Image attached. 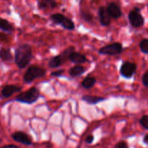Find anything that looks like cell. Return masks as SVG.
<instances>
[{"label":"cell","instance_id":"obj_1","mask_svg":"<svg viewBox=\"0 0 148 148\" xmlns=\"http://www.w3.org/2000/svg\"><path fill=\"white\" fill-rule=\"evenodd\" d=\"M33 57L31 47L28 44H23L17 48L14 54V61L20 69H24L28 65Z\"/></svg>","mask_w":148,"mask_h":148},{"label":"cell","instance_id":"obj_2","mask_svg":"<svg viewBox=\"0 0 148 148\" xmlns=\"http://www.w3.org/2000/svg\"><path fill=\"white\" fill-rule=\"evenodd\" d=\"M40 96V92L38 88L36 87H32L27 90L21 92L17 95L16 101L20 103H24L27 104H32L36 102Z\"/></svg>","mask_w":148,"mask_h":148},{"label":"cell","instance_id":"obj_3","mask_svg":"<svg viewBox=\"0 0 148 148\" xmlns=\"http://www.w3.org/2000/svg\"><path fill=\"white\" fill-rule=\"evenodd\" d=\"M46 72L44 69L36 65H32L27 69L25 73L23 79L26 83H30L35 79L39 77H43L45 76Z\"/></svg>","mask_w":148,"mask_h":148},{"label":"cell","instance_id":"obj_4","mask_svg":"<svg viewBox=\"0 0 148 148\" xmlns=\"http://www.w3.org/2000/svg\"><path fill=\"white\" fill-rule=\"evenodd\" d=\"M51 20L57 25H61L67 30H72L75 29V24L71 19L65 17L62 14H53L51 16Z\"/></svg>","mask_w":148,"mask_h":148},{"label":"cell","instance_id":"obj_5","mask_svg":"<svg viewBox=\"0 0 148 148\" xmlns=\"http://www.w3.org/2000/svg\"><path fill=\"white\" fill-rule=\"evenodd\" d=\"M122 45L119 43H114L103 46L99 50V53L106 55H116L122 52Z\"/></svg>","mask_w":148,"mask_h":148},{"label":"cell","instance_id":"obj_6","mask_svg":"<svg viewBox=\"0 0 148 148\" xmlns=\"http://www.w3.org/2000/svg\"><path fill=\"white\" fill-rule=\"evenodd\" d=\"M129 20L130 24L134 27H140L144 24V19L140 13V10L137 7L130 11L129 14Z\"/></svg>","mask_w":148,"mask_h":148},{"label":"cell","instance_id":"obj_7","mask_svg":"<svg viewBox=\"0 0 148 148\" xmlns=\"http://www.w3.org/2000/svg\"><path fill=\"white\" fill-rule=\"evenodd\" d=\"M137 69V64L132 62H124L121 66L120 72L123 77L127 78H130L133 76Z\"/></svg>","mask_w":148,"mask_h":148},{"label":"cell","instance_id":"obj_8","mask_svg":"<svg viewBox=\"0 0 148 148\" xmlns=\"http://www.w3.org/2000/svg\"><path fill=\"white\" fill-rule=\"evenodd\" d=\"M13 140L17 143H22L25 145H30L32 144V140L30 137L23 132H17L12 135Z\"/></svg>","mask_w":148,"mask_h":148},{"label":"cell","instance_id":"obj_9","mask_svg":"<svg viewBox=\"0 0 148 148\" xmlns=\"http://www.w3.org/2000/svg\"><path fill=\"white\" fill-rule=\"evenodd\" d=\"M106 10L109 15L111 16V17H113L114 19L119 18L122 15L121 8L115 2L110 3L108 5V7H107Z\"/></svg>","mask_w":148,"mask_h":148},{"label":"cell","instance_id":"obj_10","mask_svg":"<svg viewBox=\"0 0 148 148\" xmlns=\"http://www.w3.org/2000/svg\"><path fill=\"white\" fill-rule=\"evenodd\" d=\"M22 88L19 86H16L14 85H6L3 88V89L1 90V95L3 98H7L10 97L11 95H12L13 94L15 93V92H20L21 91Z\"/></svg>","mask_w":148,"mask_h":148},{"label":"cell","instance_id":"obj_11","mask_svg":"<svg viewBox=\"0 0 148 148\" xmlns=\"http://www.w3.org/2000/svg\"><path fill=\"white\" fill-rule=\"evenodd\" d=\"M98 13L100 16V21L102 25L108 26L111 23V16L107 12L106 8L104 7H100L98 9Z\"/></svg>","mask_w":148,"mask_h":148},{"label":"cell","instance_id":"obj_12","mask_svg":"<svg viewBox=\"0 0 148 148\" xmlns=\"http://www.w3.org/2000/svg\"><path fill=\"white\" fill-rule=\"evenodd\" d=\"M69 60L75 64H82L86 62L88 59H87L86 56H84L82 53L74 51L69 56Z\"/></svg>","mask_w":148,"mask_h":148},{"label":"cell","instance_id":"obj_13","mask_svg":"<svg viewBox=\"0 0 148 148\" xmlns=\"http://www.w3.org/2000/svg\"><path fill=\"white\" fill-rule=\"evenodd\" d=\"M38 8L40 10H46L49 8H54L57 6V3L53 0H41L38 2Z\"/></svg>","mask_w":148,"mask_h":148},{"label":"cell","instance_id":"obj_14","mask_svg":"<svg viewBox=\"0 0 148 148\" xmlns=\"http://www.w3.org/2000/svg\"><path fill=\"white\" fill-rule=\"evenodd\" d=\"M82 100L89 104H96L98 103L104 101L105 98H102V97L92 96V95H84L82 98Z\"/></svg>","mask_w":148,"mask_h":148},{"label":"cell","instance_id":"obj_15","mask_svg":"<svg viewBox=\"0 0 148 148\" xmlns=\"http://www.w3.org/2000/svg\"><path fill=\"white\" fill-rule=\"evenodd\" d=\"M85 72V68L81 65H77L71 68L69 71V73L70 76L72 77H77L79 75H82Z\"/></svg>","mask_w":148,"mask_h":148},{"label":"cell","instance_id":"obj_16","mask_svg":"<svg viewBox=\"0 0 148 148\" xmlns=\"http://www.w3.org/2000/svg\"><path fill=\"white\" fill-rule=\"evenodd\" d=\"M95 82H96V79L95 77H87L82 81V85L83 88H86V89H90V88H92L95 85Z\"/></svg>","mask_w":148,"mask_h":148},{"label":"cell","instance_id":"obj_17","mask_svg":"<svg viewBox=\"0 0 148 148\" xmlns=\"http://www.w3.org/2000/svg\"><path fill=\"white\" fill-rule=\"evenodd\" d=\"M0 59L4 61H10L12 59V55L9 49L2 48L0 49Z\"/></svg>","mask_w":148,"mask_h":148},{"label":"cell","instance_id":"obj_18","mask_svg":"<svg viewBox=\"0 0 148 148\" xmlns=\"http://www.w3.org/2000/svg\"><path fill=\"white\" fill-rule=\"evenodd\" d=\"M0 29L4 31L11 32L14 30V27L7 20L0 18Z\"/></svg>","mask_w":148,"mask_h":148},{"label":"cell","instance_id":"obj_19","mask_svg":"<svg viewBox=\"0 0 148 148\" xmlns=\"http://www.w3.org/2000/svg\"><path fill=\"white\" fill-rule=\"evenodd\" d=\"M75 49L73 46H70V47H69L68 49H66V50H64L62 53H61L60 56H61V58H62L63 62H66V60H69V56H70V55L72 54L74 51H75Z\"/></svg>","mask_w":148,"mask_h":148},{"label":"cell","instance_id":"obj_20","mask_svg":"<svg viewBox=\"0 0 148 148\" xmlns=\"http://www.w3.org/2000/svg\"><path fill=\"white\" fill-rule=\"evenodd\" d=\"M62 62H63V61H62L60 55H58V56H54L51 59L50 62H49V66L51 68H56L60 66Z\"/></svg>","mask_w":148,"mask_h":148},{"label":"cell","instance_id":"obj_21","mask_svg":"<svg viewBox=\"0 0 148 148\" xmlns=\"http://www.w3.org/2000/svg\"><path fill=\"white\" fill-rule=\"evenodd\" d=\"M140 47L143 53H148V39H143L140 42Z\"/></svg>","mask_w":148,"mask_h":148},{"label":"cell","instance_id":"obj_22","mask_svg":"<svg viewBox=\"0 0 148 148\" xmlns=\"http://www.w3.org/2000/svg\"><path fill=\"white\" fill-rule=\"evenodd\" d=\"M81 15H82V19L85 20V21L87 22H91L92 20V19H93V16H92V14H90V13L83 12H82L81 13Z\"/></svg>","mask_w":148,"mask_h":148},{"label":"cell","instance_id":"obj_23","mask_svg":"<svg viewBox=\"0 0 148 148\" xmlns=\"http://www.w3.org/2000/svg\"><path fill=\"white\" fill-rule=\"evenodd\" d=\"M140 124L143 127L148 130V115L142 117V119H140Z\"/></svg>","mask_w":148,"mask_h":148},{"label":"cell","instance_id":"obj_24","mask_svg":"<svg viewBox=\"0 0 148 148\" xmlns=\"http://www.w3.org/2000/svg\"><path fill=\"white\" fill-rule=\"evenodd\" d=\"M114 148H128V145H127V144L125 142L121 141L117 143Z\"/></svg>","mask_w":148,"mask_h":148},{"label":"cell","instance_id":"obj_25","mask_svg":"<svg viewBox=\"0 0 148 148\" xmlns=\"http://www.w3.org/2000/svg\"><path fill=\"white\" fill-rule=\"evenodd\" d=\"M64 72V69H59V70L53 72L51 74V75H52V76H55V77H60L62 76V74H63Z\"/></svg>","mask_w":148,"mask_h":148},{"label":"cell","instance_id":"obj_26","mask_svg":"<svg viewBox=\"0 0 148 148\" xmlns=\"http://www.w3.org/2000/svg\"><path fill=\"white\" fill-rule=\"evenodd\" d=\"M143 82L146 87H148V72H145L143 77Z\"/></svg>","mask_w":148,"mask_h":148},{"label":"cell","instance_id":"obj_27","mask_svg":"<svg viewBox=\"0 0 148 148\" xmlns=\"http://www.w3.org/2000/svg\"><path fill=\"white\" fill-rule=\"evenodd\" d=\"M93 140H94V137H93V136H92V135H89L86 138L85 141H86V143H88V144H90V143H92V142H93Z\"/></svg>","mask_w":148,"mask_h":148},{"label":"cell","instance_id":"obj_28","mask_svg":"<svg viewBox=\"0 0 148 148\" xmlns=\"http://www.w3.org/2000/svg\"><path fill=\"white\" fill-rule=\"evenodd\" d=\"M0 148H18L16 145H8L3 146V147H1Z\"/></svg>","mask_w":148,"mask_h":148},{"label":"cell","instance_id":"obj_29","mask_svg":"<svg viewBox=\"0 0 148 148\" xmlns=\"http://www.w3.org/2000/svg\"><path fill=\"white\" fill-rule=\"evenodd\" d=\"M144 142L145 143H147V144H148V134H147V135L144 138Z\"/></svg>","mask_w":148,"mask_h":148}]
</instances>
